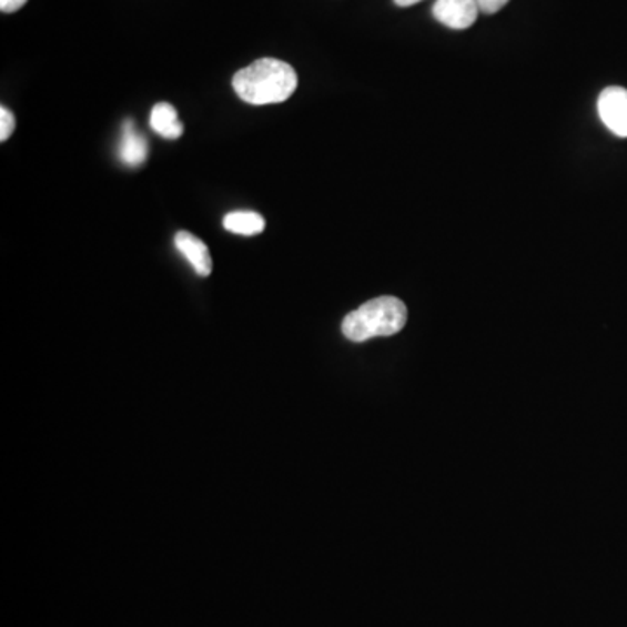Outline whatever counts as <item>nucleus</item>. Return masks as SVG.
<instances>
[{
    "label": "nucleus",
    "mask_w": 627,
    "mask_h": 627,
    "mask_svg": "<svg viewBox=\"0 0 627 627\" xmlns=\"http://www.w3.org/2000/svg\"><path fill=\"white\" fill-rule=\"evenodd\" d=\"M150 128L168 140L182 136L183 124L179 121V112L170 103H158L150 114Z\"/></svg>",
    "instance_id": "obj_7"
},
{
    "label": "nucleus",
    "mask_w": 627,
    "mask_h": 627,
    "mask_svg": "<svg viewBox=\"0 0 627 627\" xmlns=\"http://www.w3.org/2000/svg\"><path fill=\"white\" fill-rule=\"evenodd\" d=\"M14 125H17V121H14V115L11 114V110L2 107V109H0V142H6V140L11 138Z\"/></svg>",
    "instance_id": "obj_9"
},
{
    "label": "nucleus",
    "mask_w": 627,
    "mask_h": 627,
    "mask_svg": "<svg viewBox=\"0 0 627 627\" xmlns=\"http://www.w3.org/2000/svg\"><path fill=\"white\" fill-rule=\"evenodd\" d=\"M598 114L607 130L619 138H627V90L610 85L598 98Z\"/></svg>",
    "instance_id": "obj_3"
},
{
    "label": "nucleus",
    "mask_w": 627,
    "mask_h": 627,
    "mask_svg": "<svg viewBox=\"0 0 627 627\" xmlns=\"http://www.w3.org/2000/svg\"><path fill=\"white\" fill-rule=\"evenodd\" d=\"M174 246L185 256L186 262L191 263L195 274L208 277L213 271V260L210 251L203 241L195 237L191 232H179L174 235Z\"/></svg>",
    "instance_id": "obj_5"
},
{
    "label": "nucleus",
    "mask_w": 627,
    "mask_h": 627,
    "mask_svg": "<svg viewBox=\"0 0 627 627\" xmlns=\"http://www.w3.org/2000/svg\"><path fill=\"white\" fill-rule=\"evenodd\" d=\"M119 159L125 166H142L149 159V143L138 133L134 122L125 121L122 125L121 142H119Z\"/></svg>",
    "instance_id": "obj_6"
},
{
    "label": "nucleus",
    "mask_w": 627,
    "mask_h": 627,
    "mask_svg": "<svg viewBox=\"0 0 627 627\" xmlns=\"http://www.w3.org/2000/svg\"><path fill=\"white\" fill-rule=\"evenodd\" d=\"M406 305L396 296H378L345 316L342 332L351 342H366L375 336H393L405 328Z\"/></svg>",
    "instance_id": "obj_2"
},
{
    "label": "nucleus",
    "mask_w": 627,
    "mask_h": 627,
    "mask_svg": "<svg viewBox=\"0 0 627 627\" xmlns=\"http://www.w3.org/2000/svg\"><path fill=\"white\" fill-rule=\"evenodd\" d=\"M433 14L448 29L466 30L478 20L479 8L476 0H436Z\"/></svg>",
    "instance_id": "obj_4"
},
{
    "label": "nucleus",
    "mask_w": 627,
    "mask_h": 627,
    "mask_svg": "<svg viewBox=\"0 0 627 627\" xmlns=\"http://www.w3.org/2000/svg\"><path fill=\"white\" fill-rule=\"evenodd\" d=\"M27 2H29V0H0V11L14 12L23 8Z\"/></svg>",
    "instance_id": "obj_11"
},
{
    "label": "nucleus",
    "mask_w": 627,
    "mask_h": 627,
    "mask_svg": "<svg viewBox=\"0 0 627 627\" xmlns=\"http://www.w3.org/2000/svg\"><path fill=\"white\" fill-rule=\"evenodd\" d=\"M400 8H409V6L418 4L422 0H394Z\"/></svg>",
    "instance_id": "obj_12"
},
{
    "label": "nucleus",
    "mask_w": 627,
    "mask_h": 627,
    "mask_svg": "<svg viewBox=\"0 0 627 627\" xmlns=\"http://www.w3.org/2000/svg\"><path fill=\"white\" fill-rule=\"evenodd\" d=\"M507 2H509V0H476L479 12H485V14H495V12L506 8Z\"/></svg>",
    "instance_id": "obj_10"
},
{
    "label": "nucleus",
    "mask_w": 627,
    "mask_h": 627,
    "mask_svg": "<svg viewBox=\"0 0 627 627\" xmlns=\"http://www.w3.org/2000/svg\"><path fill=\"white\" fill-rule=\"evenodd\" d=\"M223 227L232 234L256 235L265 229V220L255 211H232L223 219Z\"/></svg>",
    "instance_id": "obj_8"
},
{
    "label": "nucleus",
    "mask_w": 627,
    "mask_h": 627,
    "mask_svg": "<svg viewBox=\"0 0 627 627\" xmlns=\"http://www.w3.org/2000/svg\"><path fill=\"white\" fill-rule=\"evenodd\" d=\"M237 97L251 105L286 102L299 85L295 69L286 61L262 58L240 70L232 79Z\"/></svg>",
    "instance_id": "obj_1"
}]
</instances>
